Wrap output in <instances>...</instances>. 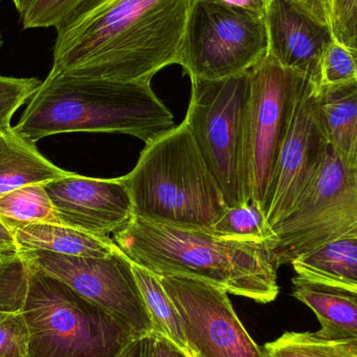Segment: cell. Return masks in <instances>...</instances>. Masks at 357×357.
I'll list each match as a JSON object with an SVG mask.
<instances>
[{
	"instance_id": "17",
	"label": "cell",
	"mask_w": 357,
	"mask_h": 357,
	"mask_svg": "<svg viewBox=\"0 0 357 357\" xmlns=\"http://www.w3.org/2000/svg\"><path fill=\"white\" fill-rule=\"evenodd\" d=\"M71 174L50 162L33 142L19 135L14 128L0 129V197L21 187L47 184Z\"/></svg>"
},
{
	"instance_id": "39",
	"label": "cell",
	"mask_w": 357,
	"mask_h": 357,
	"mask_svg": "<svg viewBox=\"0 0 357 357\" xmlns=\"http://www.w3.org/2000/svg\"><path fill=\"white\" fill-rule=\"evenodd\" d=\"M266 1H268V0H266Z\"/></svg>"
},
{
	"instance_id": "11",
	"label": "cell",
	"mask_w": 357,
	"mask_h": 357,
	"mask_svg": "<svg viewBox=\"0 0 357 357\" xmlns=\"http://www.w3.org/2000/svg\"><path fill=\"white\" fill-rule=\"evenodd\" d=\"M158 277L182 319L192 357H266L226 291L189 277Z\"/></svg>"
},
{
	"instance_id": "12",
	"label": "cell",
	"mask_w": 357,
	"mask_h": 357,
	"mask_svg": "<svg viewBox=\"0 0 357 357\" xmlns=\"http://www.w3.org/2000/svg\"><path fill=\"white\" fill-rule=\"evenodd\" d=\"M319 89L320 86L306 79L281 148L266 202L271 228L293 207L331 149L319 108Z\"/></svg>"
},
{
	"instance_id": "33",
	"label": "cell",
	"mask_w": 357,
	"mask_h": 357,
	"mask_svg": "<svg viewBox=\"0 0 357 357\" xmlns=\"http://www.w3.org/2000/svg\"><path fill=\"white\" fill-rule=\"evenodd\" d=\"M152 335L135 340L121 357H151Z\"/></svg>"
},
{
	"instance_id": "18",
	"label": "cell",
	"mask_w": 357,
	"mask_h": 357,
	"mask_svg": "<svg viewBox=\"0 0 357 357\" xmlns=\"http://www.w3.org/2000/svg\"><path fill=\"white\" fill-rule=\"evenodd\" d=\"M319 108L331 150L357 169V81L321 86Z\"/></svg>"
},
{
	"instance_id": "24",
	"label": "cell",
	"mask_w": 357,
	"mask_h": 357,
	"mask_svg": "<svg viewBox=\"0 0 357 357\" xmlns=\"http://www.w3.org/2000/svg\"><path fill=\"white\" fill-rule=\"evenodd\" d=\"M91 0H31L20 15L23 29L60 26Z\"/></svg>"
},
{
	"instance_id": "35",
	"label": "cell",
	"mask_w": 357,
	"mask_h": 357,
	"mask_svg": "<svg viewBox=\"0 0 357 357\" xmlns=\"http://www.w3.org/2000/svg\"><path fill=\"white\" fill-rule=\"evenodd\" d=\"M18 249L10 245H0V256H12L18 254Z\"/></svg>"
},
{
	"instance_id": "34",
	"label": "cell",
	"mask_w": 357,
	"mask_h": 357,
	"mask_svg": "<svg viewBox=\"0 0 357 357\" xmlns=\"http://www.w3.org/2000/svg\"><path fill=\"white\" fill-rule=\"evenodd\" d=\"M0 245H10V247L17 248L12 229L1 218H0Z\"/></svg>"
},
{
	"instance_id": "25",
	"label": "cell",
	"mask_w": 357,
	"mask_h": 357,
	"mask_svg": "<svg viewBox=\"0 0 357 357\" xmlns=\"http://www.w3.org/2000/svg\"><path fill=\"white\" fill-rule=\"evenodd\" d=\"M26 279V264L20 254L0 256V310H21Z\"/></svg>"
},
{
	"instance_id": "32",
	"label": "cell",
	"mask_w": 357,
	"mask_h": 357,
	"mask_svg": "<svg viewBox=\"0 0 357 357\" xmlns=\"http://www.w3.org/2000/svg\"><path fill=\"white\" fill-rule=\"evenodd\" d=\"M215 3L224 4V6H234V8H245L258 14L264 15L266 12V0H208Z\"/></svg>"
},
{
	"instance_id": "36",
	"label": "cell",
	"mask_w": 357,
	"mask_h": 357,
	"mask_svg": "<svg viewBox=\"0 0 357 357\" xmlns=\"http://www.w3.org/2000/svg\"><path fill=\"white\" fill-rule=\"evenodd\" d=\"M29 1H31V0H13L14 6H16L17 10H18L19 15L24 12Z\"/></svg>"
},
{
	"instance_id": "29",
	"label": "cell",
	"mask_w": 357,
	"mask_h": 357,
	"mask_svg": "<svg viewBox=\"0 0 357 357\" xmlns=\"http://www.w3.org/2000/svg\"><path fill=\"white\" fill-rule=\"evenodd\" d=\"M333 31L340 43L357 52V0H335Z\"/></svg>"
},
{
	"instance_id": "8",
	"label": "cell",
	"mask_w": 357,
	"mask_h": 357,
	"mask_svg": "<svg viewBox=\"0 0 357 357\" xmlns=\"http://www.w3.org/2000/svg\"><path fill=\"white\" fill-rule=\"evenodd\" d=\"M268 48L264 15L192 0L178 64L191 81H215L251 70Z\"/></svg>"
},
{
	"instance_id": "9",
	"label": "cell",
	"mask_w": 357,
	"mask_h": 357,
	"mask_svg": "<svg viewBox=\"0 0 357 357\" xmlns=\"http://www.w3.org/2000/svg\"><path fill=\"white\" fill-rule=\"evenodd\" d=\"M245 117V169L251 202L266 214L283 142L306 77L266 56L251 70Z\"/></svg>"
},
{
	"instance_id": "22",
	"label": "cell",
	"mask_w": 357,
	"mask_h": 357,
	"mask_svg": "<svg viewBox=\"0 0 357 357\" xmlns=\"http://www.w3.org/2000/svg\"><path fill=\"white\" fill-rule=\"evenodd\" d=\"M209 232L224 238L268 243L270 249L276 241V235L266 222V214L253 202L226 207Z\"/></svg>"
},
{
	"instance_id": "13",
	"label": "cell",
	"mask_w": 357,
	"mask_h": 357,
	"mask_svg": "<svg viewBox=\"0 0 357 357\" xmlns=\"http://www.w3.org/2000/svg\"><path fill=\"white\" fill-rule=\"evenodd\" d=\"M65 226L110 237L131 222L133 202L125 178H98L73 173L45 184Z\"/></svg>"
},
{
	"instance_id": "15",
	"label": "cell",
	"mask_w": 357,
	"mask_h": 357,
	"mask_svg": "<svg viewBox=\"0 0 357 357\" xmlns=\"http://www.w3.org/2000/svg\"><path fill=\"white\" fill-rule=\"evenodd\" d=\"M293 296L312 310L321 324L314 333L328 341L357 340V291L294 277Z\"/></svg>"
},
{
	"instance_id": "3",
	"label": "cell",
	"mask_w": 357,
	"mask_h": 357,
	"mask_svg": "<svg viewBox=\"0 0 357 357\" xmlns=\"http://www.w3.org/2000/svg\"><path fill=\"white\" fill-rule=\"evenodd\" d=\"M36 142L73 132L127 134L146 144L174 128V115L151 83L50 75L15 126Z\"/></svg>"
},
{
	"instance_id": "5",
	"label": "cell",
	"mask_w": 357,
	"mask_h": 357,
	"mask_svg": "<svg viewBox=\"0 0 357 357\" xmlns=\"http://www.w3.org/2000/svg\"><path fill=\"white\" fill-rule=\"evenodd\" d=\"M24 261L26 289L21 312L29 331L25 357H121L139 339L110 312Z\"/></svg>"
},
{
	"instance_id": "31",
	"label": "cell",
	"mask_w": 357,
	"mask_h": 357,
	"mask_svg": "<svg viewBox=\"0 0 357 357\" xmlns=\"http://www.w3.org/2000/svg\"><path fill=\"white\" fill-rule=\"evenodd\" d=\"M151 357H190L178 349L175 344L161 335H152Z\"/></svg>"
},
{
	"instance_id": "38",
	"label": "cell",
	"mask_w": 357,
	"mask_h": 357,
	"mask_svg": "<svg viewBox=\"0 0 357 357\" xmlns=\"http://www.w3.org/2000/svg\"><path fill=\"white\" fill-rule=\"evenodd\" d=\"M354 56H356V62H357V52H354Z\"/></svg>"
},
{
	"instance_id": "14",
	"label": "cell",
	"mask_w": 357,
	"mask_h": 357,
	"mask_svg": "<svg viewBox=\"0 0 357 357\" xmlns=\"http://www.w3.org/2000/svg\"><path fill=\"white\" fill-rule=\"evenodd\" d=\"M264 21L268 56L321 86L323 56L335 40L331 26L316 18L299 0H268Z\"/></svg>"
},
{
	"instance_id": "16",
	"label": "cell",
	"mask_w": 357,
	"mask_h": 357,
	"mask_svg": "<svg viewBox=\"0 0 357 357\" xmlns=\"http://www.w3.org/2000/svg\"><path fill=\"white\" fill-rule=\"evenodd\" d=\"M6 222L12 229L19 252L39 250L62 255L105 257L119 248L110 237L96 236L65 225Z\"/></svg>"
},
{
	"instance_id": "19",
	"label": "cell",
	"mask_w": 357,
	"mask_h": 357,
	"mask_svg": "<svg viewBox=\"0 0 357 357\" xmlns=\"http://www.w3.org/2000/svg\"><path fill=\"white\" fill-rule=\"evenodd\" d=\"M291 266L300 278L357 291V236L326 243Z\"/></svg>"
},
{
	"instance_id": "30",
	"label": "cell",
	"mask_w": 357,
	"mask_h": 357,
	"mask_svg": "<svg viewBox=\"0 0 357 357\" xmlns=\"http://www.w3.org/2000/svg\"><path fill=\"white\" fill-rule=\"evenodd\" d=\"M312 15L333 29L335 0H299Z\"/></svg>"
},
{
	"instance_id": "1",
	"label": "cell",
	"mask_w": 357,
	"mask_h": 357,
	"mask_svg": "<svg viewBox=\"0 0 357 357\" xmlns=\"http://www.w3.org/2000/svg\"><path fill=\"white\" fill-rule=\"evenodd\" d=\"M192 0H91L56 27L50 75L146 82L178 64Z\"/></svg>"
},
{
	"instance_id": "20",
	"label": "cell",
	"mask_w": 357,
	"mask_h": 357,
	"mask_svg": "<svg viewBox=\"0 0 357 357\" xmlns=\"http://www.w3.org/2000/svg\"><path fill=\"white\" fill-rule=\"evenodd\" d=\"M133 271L148 307L155 335L165 337L175 344L178 349L192 357L185 337L182 319L160 278L135 262H133Z\"/></svg>"
},
{
	"instance_id": "21",
	"label": "cell",
	"mask_w": 357,
	"mask_h": 357,
	"mask_svg": "<svg viewBox=\"0 0 357 357\" xmlns=\"http://www.w3.org/2000/svg\"><path fill=\"white\" fill-rule=\"evenodd\" d=\"M0 218L12 222L63 225L45 184L29 185L1 195Z\"/></svg>"
},
{
	"instance_id": "26",
	"label": "cell",
	"mask_w": 357,
	"mask_h": 357,
	"mask_svg": "<svg viewBox=\"0 0 357 357\" xmlns=\"http://www.w3.org/2000/svg\"><path fill=\"white\" fill-rule=\"evenodd\" d=\"M354 81H357V62L354 52L337 39L333 40L323 56L321 86L341 85Z\"/></svg>"
},
{
	"instance_id": "7",
	"label": "cell",
	"mask_w": 357,
	"mask_h": 357,
	"mask_svg": "<svg viewBox=\"0 0 357 357\" xmlns=\"http://www.w3.org/2000/svg\"><path fill=\"white\" fill-rule=\"evenodd\" d=\"M272 229L277 268L331 241L357 236V169L329 149L320 171Z\"/></svg>"
},
{
	"instance_id": "37",
	"label": "cell",
	"mask_w": 357,
	"mask_h": 357,
	"mask_svg": "<svg viewBox=\"0 0 357 357\" xmlns=\"http://www.w3.org/2000/svg\"><path fill=\"white\" fill-rule=\"evenodd\" d=\"M2 45H3V37H2L1 27H0V50H1Z\"/></svg>"
},
{
	"instance_id": "28",
	"label": "cell",
	"mask_w": 357,
	"mask_h": 357,
	"mask_svg": "<svg viewBox=\"0 0 357 357\" xmlns=\"http://www.w3.org/2000/svg\"><path fill=\"white\" fill-rule=\"evenodd\" d=\"M29 331L21 310H0V357H25Z\"/></svg>"
},
{
	"instance_id": "2",
	"label": "cell",
	"mask_w": 357,
	"mask_h": 357,
	"mask_svg": "<svg viewBox=\"0 0 357 357\" xmlns=\"http://www.w3.org/2000/svg\"><path fill=\"white\" fill-rule=\"evenodd\" d=\"M113 239L132 261L157 276L199 279L262 304L278 296V268L268 243L224 238L137 216Z\"/></svg>"
},
{
	"instance_id": "6",
	"label": "cell",
	"mask_w": 357,
	"mask_h": 357,
	"mask_svg": "<svg viewBox=\"0 0 357 357\" xmlns=\"http://www.w3.org/2000/svg\"><path fill=\"white\" fill-rule=\"evenodd\" d=\"M249 71L215 81H191L184 121L215 178L227 207L251 202L245 169Z\"/></svg>"
},
{
	"instance_id": "10",
	"label": "cell",
	"mask_w": 357,
	"mask_h": 357,
	"mask_svg": "<svg viewBox=\"0 0 357 357\" xmlns=\"http://www.w3.org/2000/svg\"><path fill=\"white\" fill-rule=\"evenodd\" d=\"M25 260L59 279L110 312L137 337L154 333L152 321L133 271L131 258L119 250L105 257L50 252H18Z\"/></svg>"
},
{
	"instance_id": "27",
	"label": "cell",
	"mask_w": 357,
	"mask_h": 357,
	"mask_svg": "<svg viewBox=\"0 0 357 357\" xmlns=\"http://www.w3.org/2000/svg\"><path fill=\"white\" fill-rule=\"evenodd\" d=\"M41 83L35 77L0 75V129L10 127L15 112L29 100Z\"/></svg>"
},
{
	"instance_id": "23",
	"label": "cell",
	"mask_w": 357,
	"mask_h": 357,
	"mask_svg": "<svg viewBox=\"0 0 357 357\" xmlns=\"http://www.w3.org/2000/svg\"><path fill=\"white\" fill-rule=\"evenodd\" d=\"M266 357H357V340L328 341L314 333H283L266 344Z\"/></svg>"
},
{
	"instance_id": "4",
	"label": "cell",
	"mask_w": 357,
	"mask_h": 357,
	"mask_svg": "<svg viewBox=\"0 0 357 357\" xmlns=\"http://www.w3.org/2000/svg\"><path fill=\"white\" fill-rule=\"evenodd\" d=\"M123 178L134 216L151 222L209 232L227 207L185 121L146 144Z\"/></svg>"
}]
</instances>
